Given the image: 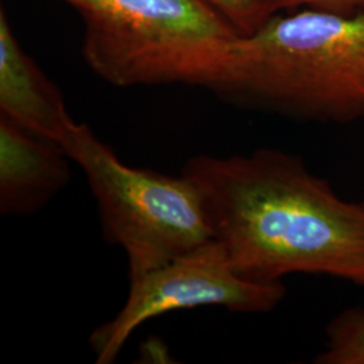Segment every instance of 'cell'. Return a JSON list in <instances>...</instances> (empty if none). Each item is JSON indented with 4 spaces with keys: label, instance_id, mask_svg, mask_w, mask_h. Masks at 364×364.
Masks as SVG:
<instances>
[{
    "label": "cell",
    "instance_id": "obj_10",
    "mask_svg": "<svg viewBox=\"0 0 364 364\" xmlns=\"http://www.w3.org/2000/svg\"><path fill=\"white\" fill-rule=\"evenodd\" d=\"M262 3L270 18L275 14L287 13L299 9L338 14L364 13V0H262Z\"/></svg>",
    "mask_w": 364,
    "mask_h": 364
},
{
    "label": "cell",
    "instance_id": "obj_4",
    "mask_svg": "<svg viewBox=\"0 0 364 364\" xmlns=\"http://www.w3.org/2000/svg\"><path fill=\"white\" fill-rule=\"evenodd\" d=\"M60 146L84 171L105 239L124 250L130 279L213 239L201 196L185 174L129 166L76 120Z\"/></svg>",
    "mask_w": 364,
    "mask_h": 364
},
{
    "label": "cell",
    "instance_id": "obj_1",
    "mask_svg": "<svg viewBox=\"0 0 364 364\" xmlns=\"http://www.w3.org/2000/svg\"><path fill=\"white\" fill-rule=\"evenodd\" d=\"M212 237L237 273L259 282L318 274L364 287V204L341 198L299 156L275 149L192 156Z\"/></svg>",
    "mask_w": 364,
    "mask_h": 364
},
{
    "label": "cell",
    "instance_id": "obj_8",
    "mask_svg": "<svg viewBox=\"0 0 364 364\" xmlns=\"http://www.w3.org/2000/svg\"><path fill=\"white\" fill-rule=\"evenodd\" d=\"M317 364H364V309L350 308L326 326L324 351Z\"/></svg>",
    "mask_w": 364,
    "mask_h": 364
},
{
    "label": "cell",
    "instance_id": "obj_3",
    "mask_svg": "<svg viewBox=\"0 0 364 364\" xmlns=\"http://www.w3.org/2000/svg\"><path fill=\"white\" fill-rule=\"evenodd\" d=\"M84 19L82 55L117 87L213 91L242 34L204 0H61Z\"/></svg>",
    "mask_w": 364,
    "mask_h": 364
},
{
    "label": "cell",
    "instance_id": "obj_5",
    "mask_svg": "<svg viewBox=\"0 0 364 364\" xmlns=\"http://www.w3.org/2000/svg\"><path fill=\"white\" fill-rule=\"evenodd\" d=\"M285 296L282 282L252 281L237 273L220 243L210 239L131 278L130 291L122 309L92 333V351L96 363H114L131 335L162 314L201 306L266 313L277 308Z\"/></svg>",
    "mask_w": 364,
    "mask_h": 364
},
{
    "label": "cell",
    "instance_id": "obj_2",
    "mask_svg": "<svg viewBox=\"0 0 364 364\" xmlns=\"http://www.w3.org/2000/svg\"><path fill=\"white\" fill-rule=\"evenodd\" d=\"M213 91L311 122L363 119L364 13L275 14L239 38Z\"/></svg>",
    "mask_w": 364,
    "mask_h": 364
},
{
    "label": "cell",
    "instance_id": "obj_6",
    "mask_svg": "<svg viewBox=\"0 0 364 364\" xmlns=\"http://www.w3.org/2000/svg\"><path fill=\"white\" fill-rule=\"evenodd\" d=\"M65 150L0 117V212L31 215L70 180Z\"/></svg>",
    "mask_w": 364,
    "mask_h": 364
},
{
    "label": "cell",
    "instance_id": "obj_7",
    "mask_svg": "<svg viewBox=\"0 0 364 364\" xmlns=\"http://www.w3.org/2000/svg\"><path fill=\"white\" fill-rule=\"evenodd\" d=\"M0 117L60 144L73 124L60 90L27 54L0 13Z\"/></svg>",
    "mask_w": 364,
    "mask_h": 364
},
{
    "label": "cell",
    "instance_id": "obj_9",
    "mask_svg": "<svg viewBox=\"0 0 364 364\" xmlns=\"http://www.w3.org/2000/svg\"><path fill=\"white\" fill-rule=\"evenodd\" d=\"M242 34L257 31L270 16L262 0H204Z\"/></svg>",
    "mask_w": 364,
    "mask_h": 364
}]
</instances>
